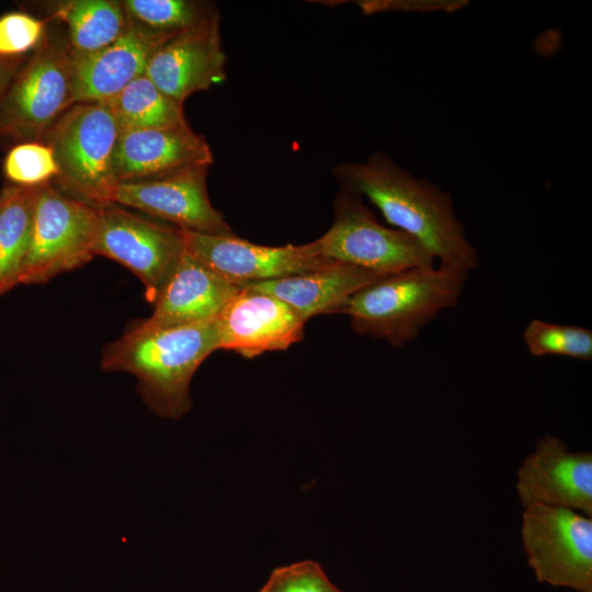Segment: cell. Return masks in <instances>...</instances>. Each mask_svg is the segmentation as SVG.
<instances>
[{
	"label": "cell",
	"instance_id": "cell-21",
	"mask_svg": "<svg viewBox=\"0 0 592 592\" xmlns=\"http://www.w3.org/2000/svg\"><path fill=\"white\" fill-rule=\"evenodd\" d=\"M121 130L166 129L187 124L183 104L163 93L146 75L105 102Z\"/></svg>",
	"mask_w": 592,
	"mask_h": 592
},
{
	"label": "cell",
	"instance_id": "cell-19",
	"mask_svg": "<svg viewBox=\"0 0 592 592\" xmlns=\"http://www.w3.org/2000/svg\"><path fill=\"white\" fill-rule=\"evenodd\" d=\"M53 19L65 24L73 56L95 53L116 41L129 20L121 1L71 0L58 2Z\"/></svg>",
	"mask_w": 592,
	"mask_h": 592
},
{
	"label": "cell",
	"instance_id": "cell-26",
	"mask_svg": "<svg viewBox=\"0 0 592 592\" xmlns=\"http://www.w3.org/2000/svg\"><path fill=\"white\" fill-rule=\"evenodd\" d=\"M46 22L24 12H9L0 18V56L22 57L36 49L46 32Z\"/></svg>",
	"mask_w": 592,
	"mask_h": 592
},
{
	"label": "cell",
	"instance_id": "cell-20",
	"mask_svg": "<svg viewBox=\"0 0 592 592\" xmlns=\"http://www.w3.org/2000/svg\"><path fill=\"white\" fill-rule=\"evenodd\" d=\"M39 186L9 184L0 190V296L20 284Z\"/></svg>",
	"mask_w": 592,
	"mask_h": 592
},
{
	"label": "cell",
	"instance_id": "cell-7",
	"mask_svg": "<svg viewBox=\"0 0 592 592\" xmlns=\"http://www.w3.org/2000/svg\"><path fill=\"white\" fill-rule=\"evenodd\" d=\"M98 215L99 209L66 195L50 182L41 185L20 284H45L92 260Z\"/></svg>",
	"mask_w": 592,
	"mask_h": 592
},
{
	"label": "cell",
	"instance_id": "cell-13",
	"mask_svg": "<svg viewBox=\"0 0 592 592\" xmlns=\"http://www.w3.org/2000/svg\"><path fill=\"white\" fill-rule=\"evenodd\" d=\"M523 508H566L592 516V454L573 453L558 437L545 435L524 458L516 479Z\"/></svg>",
	"mask_w": 592,
	"mask_h": 592
},
{
	"label": "cell",
	"instance_id": "cell-2",
	"mask_svg": "<svg viewBox=\"0 0 592 592\" xmlns=\"http://www.w3.org/2000/svg\"><path fill=\"white\" fill-rule=\"evenodd\" d=\"M216 319L156 329L135 322L102 350L101 367L132 374L156 414L179 419L192 407L190 385L196 369L219 350Z\"/></svg>",
	"mask_w": 592,
	"mask_h": 592
},
{
	"label": "cell",
	"instance_id": "cell-11",
	"mask_svg": "<svg viewBox=\"0 0 592 592\" xmlns=\"http://www.w3.org/2000/svg\"><path fill=\"white\" fill-rule=\"evenodd\" d=\"M209 166L189 168L173 174L136 182L118 183L113 202L132 207L192 232L236 235L209 201Z\"/></svg>",
	"mask_w": 592,
	"mask_h": 592
},
{
	"label": "cell",
	"instance_id": "cell-12",
	"mask_svg": "<svg viewBox=\"0 0 592 592\" xmlns=\"http://www.w3.org/2000/svg\"><path fill=\"white\" fill-rule=\"evenodd\" d=\"M226 61L217 12L162 45L150 58L145 75L183 104L190 95L226 80Z\"/></svg>",
	"mask_w": 592,
	"mask_h": 592
},
{
	"label": "cell",
	"instance_id": "cell-27",
	"mask_svg": "<svg viewBox=\"0 0 592 592\" xmlns=\"http://www.w3.org/2000/svg\"><path fill=\"white\" fill-rule=\"evenodd\" d=\"M465 4L464 1H360L358 5L366 14L388 11V10H406V11H454Z\"/></svg>",
	"mask_w": 592,
	"mask_h": 592
},
{
	"label": "cell",
	"instance_id": "cell-5",
	"mask_svg": "<svg viewBox=\"0 0 592 592\" xmlns=\"http://www.w3.org/2000/svg\"><path fill=\"white\" fill-rule=\"evenodd\" d=\"M71 66L66 32L59 25L46 29L0 102V140L42 141L72 105Z\"/></svg>",
	"mask_w": 592,
	"mask_h": 592
},
{
	"label": "cell",
	"instance_id": "cell-22",
	"mask_svg": "<svg viewBox=\"0 0 592 592\" xmlns=\"http://www.w3.org/2000/svg\"><path fill=\"white\" fill-rule=\"evenodd\" d=\"M129 21L145 27L179 33L190 29L218 10L215 4L194 0H124Z\"/></svg>",
	"mask_w": 592,
	"mask_h": 592
},
{
	"label": "cell",
	"instance_id": "cell-17",
	"mask_svg": "<svg viewBox=\"0 0 592 592\" xmlns=\"http://www.w3.org/2000/svg\"><path fill=\"white\" fill-rule=\"evenodd\" d=\"M240 291V285L223 278L184 250L153 301L151 315L136 323L156 329L215 319Z\"/></svg>",
	"mask_w": 592,
	"mask_h": 592
},
{
	"label": "cell",
	"instance_id": "cell-25",
	"mask_svg": "<svg viewBox=\"0 0 592 592\" xmlns=\"http://www.w3.org/2000/svg\"><path fill=\"white\" fill-rule=\"evenodd\" d=\"M259 592H343L315 560L275 568Z\"/></svg>",
	"mask_w": 592,
	"mask_h": 592
},
{
	"label": "cell",
	"instance_id": "cell-8",
	"mask_svg": "<svg viewBox=\"0 0 592 592\" xmlns=\"http://www.w3.org/2000/svg\"><path fill=\"white\" fill-rule=\"evenodd\" d=\"M527 562L538 582L592 592V519L578 511L533 504L521 528Z\"/></svg>",
	"mask_w": 592,
	"mask_h": 592
},
{
	"label": "cell",
	"instance_id": "cell-3",
	"mask_svg": "<svg viewBox=\"0 0 592 592\" xmlns=\"http://www.w3.org/2000/svg\"><path fill=\"white\" fill-rule=\"evenodd\" d=\"M469 272L439 265L384 275L355 292L340 309L362 335L402 348L436 316L457 305Z\"/></svg>",
	"mask_w": 592,
	"mask_h": 592
},
{
	"label": "cell",
	"instance_id": "cell-9",
	"mask_svg": "<svg viewBox=\"0 0 592 592\" xmlns=\"http://www.w3.org/2000/svg\"><path fill=\"white\" fill-rule=\"evenodd\" d=\"M93 252L133 272L152 305L184 253L183 232L112 204L99 209Z\"/></svg>",
	"mask_w": 592,
	"mask_h": 592
},
{
	"label": "cell",
	"instance_id": "cell-28",
	"mask_svg": "<svg viewBox=\"0 0 592 592\" xmlns=\"http://www.w3.org/2000/svg\"><path fill=\"white\" fill-rule=\"evenodd\" d=\"M25 61L22 57L0 56V102Z\"/></svg>",
	"mask_w": 592,
	"mask_h": 592
},
{
	"label": "cell",
	"instance_id": "cell-24",
	"mask_svg": "<svg viewBox=\"0 0 592 592\" xmlns=\"http://www.w3.org/2000/svg\"><path fill=\"white\" fill-rule=\"evenodd\" d=\"M3 174L12 185L33 187L55 180L58 166L48 145L27 141L9 150L3 160Z\"/></svg>",
	"mask_w": 592,
	"mask_h": 592
},
{
	"label": "cell",
	"instance_id": "cell-10",
	"mask_svg": "<svg viewBox=\"0 0 592 592\" xmlns=\"http://www.w3.org/2000/svg\"><path fill=\"white\" fill-rule=\"evenodd\" d=\"M182 232L185 252L223 278L240 286L309 272L333 262L316 255L310 243L270 247L236 235Z\"/></svg>",
	"mask_w": 592,
	"mask_h": 592
},
{
	"label": "cell",
	"instance_id": "cell-23",
	"mask_svg": "<svg viewBox=\"0 0 592 592\" xmlns=\"http://www.w3.org/2000/svg\"><path fill=\"white\" fill-rule=\"evenodd\" d=\"M530 354L592 360V331L589 328L532 319L522 333Z\"/></svg>",
	"mask_w": 592,
	"mask_h": 592
},
{
	"label": "cell",
	"instance_id": "cell-4",
	"mask_svg": "<svg viewBox=\"0 0 592 592\" xmlns=\"http://www.w3.org/2000/svg\"><path fill=\"white\" fill-rule=\"evenodd\" d=\"M121 134L105 102L72 104L44 135L55 156L56 187L96 209L114 204L118 184L113 169Z\"/></svg>",
	"mask_w": 592,
	"mask_h": 592
},
{
	"label": "cell",
	"instance_id": "cell-6",
	"mask_svg": "<svg viewBox=\"0 0 592 592\" xmlns=\"http://www.w3.org/2000/svg\"><path fill=\"white\" fill-rule=\"evenodd\" d=\"M318 257L382 275L414 267H433L435 258L411 235L382 225L363 196L340 186L330 228L309 242Z\"/></svg>",
	"mask_w": 592,
	"mask_h": 592
},
{
	"label": "cell",
	"instance_id": "cell-15",
	"mask_svg": "<svg viewBox=\"0 0 592 592\" xmlns=\"http://www.w3.org/2000/svg\"><path fill=\"white\" fill-rule=\"evenodd\" d=\"M175 34L129 21L125 32L106 47L72 58V104L107 102L145 75L152 55Z\"/></svg>",
	"mask_w": 592,
	"mask_h": 592
},
{
	"label": "cell",
	"instance_id": "cell-18",
	"mask_svg": "<svg viewBox=\"0 0 592 592\" xmlns=\"http://www.w3.org/2000/svg\"><path fill=\"white\" fill-rule=\"evenodd\" d=\"M382 276L384 275L333 261L309 272L241 286L277 297L306 322L317 315L339 314L355 292Z\"/></svg>",
	"mask_w": 592,
	"mask_h": 592
},
{
	"label": "cell",
	"instance_id": "cell-14",
	"mask_svg": "<svg viewBox=\"0 0 592 592\" xmlns=\"http://www.w3.org/2000/svg\"><path fill=\"white\" fill-rule=\"evenodd\" d=\"M305 323L277 297L241 286L216 319L218 346L244 357L286 350L303 339Z\"/></svg>",
	"mask_w": 592,
	"mask_h": 592
},
{
	"label": "cell",
	"instance_id": "cell-16",
	"mask_svg": "<svg viewBox=\"0 0 592 592\" xmlns=\"http://www.w3.org/2000/svg\"><path fill=\"white\" fill-rule=\"evenodd\" d=\"M212 163L208 143L185 124L166 129L121 130L113 169L122 183L158 179Z\"/></svg>",
	"mask_w": 592,
	"mask_h": 592
},
{
	"label": "cell",
	"instance_id": "cell-1",
	"mask_svg": "<svg viewBox=\"0 0 592 592\" xmlns=\"http://www.w3.org/2000/svg\"><path fill=\"white\" fill-rule=\"evenodd\" d=\"M332 174L340 186L366 196L389 225L418 239L440 265L467 272L479 266L478 250L451 194L437 184L414 177L380 151L363 162L337 164Z\"/></svg>",
	"mask_w": 592,
	"mask_h": 592
}]
</instances>
